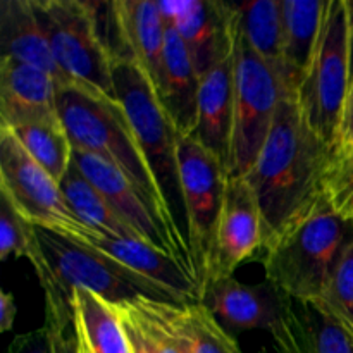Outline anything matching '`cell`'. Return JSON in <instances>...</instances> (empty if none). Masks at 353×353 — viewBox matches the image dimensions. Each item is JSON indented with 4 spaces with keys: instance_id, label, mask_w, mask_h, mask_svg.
<instances>
[{
    "instance_id": "6da1fadb",
    "label": "cell",
    "mask_w": 353,
    "mask_h": 353,
    "mask_svg": "<svg viewBox=\"0 0 353 353\" xmlns=\"http://www.w3.org/2000/svg\"><path fill=\"white\" fill-rule=\"evenodd\" d=\"M334 161L336 150L310 128L296 97L286 95L247 174L261 205L264 248L271 247L326 195Z\"/></svg>"
},
{
    "instance_id": "7a4b0ae2",
    "label": "cell",
    "mask_w": 353,
    "mask_h": 353,
    "mask_svg": "<svg viewBox=\"0 0 353 353\" xmlns=\"http://www.w3.org/2000/svg\"><path fill=\"white\" fill-rule=\"evenodd\" d=\"M57 109L72 148L95 154L116 165L137 188L152 212L178 240L188 245L169 212L123 105L95 90L71 85L59 88Z\"/></svg>"
},
{
    "instance_id": "3957f363",
    "label": "cell",
    "mask_w": 353,
    "mask_h": 353,
    "mask_svg": "<svg viewBox=\"0 0 353 353\" xmlns=\"http://www.w3.org/2000/svg\"><path fill=\"white\" fill-rule=\"evenodd\" d=\"M352 234L353 224L324 195L305 217L265 248V281L290 299L321 300Z\"/></svg>"
},
{
    "instance_id": "277c9868",
    "label": "cell",
    "mask_w": 353,
    "mask_h": 353,
    "mask_svg": "<svg viewBox=\"0 0 353 353\" xmlns=\"http://www.w3.org/2000/svg\"><path fill=\"white\" fill-rule=\"evenodd\" d=\"M112 76L116 100L126 112L176 226L186 238V214L178 155L181 134L165 112L150 78L133 59L117 55Z\"/></svg>"
},
{
    "instance_id": "5b68a950",
    "label": "cell",
    "mask_w": 353,
    "mask_h": 353,
    "mask_svg": "<svg viewBox=\"0 0 353 353\" xmlns=\"http://www.w3.org/2000/svg\"><path fill=\"white\" fill-rule=\"evenodd\" d=\"M59 68L74 85L116 100L112 48L102 37L95 3L31 0Z\"/></svg>"
},
{
    "instance_id": "8992f818",
    "label": "cell",
    "mask_w": 353,
    "mask_h": 353,
    "mask_svg": "<svg viewBox=\"0 0 353 353\" xmlns=\"http://www.w3.org/2000/svg\"><path fill=\"white\" fill-rule=\"evenodd\" d=\"M34 228L41 250L69 299L74 300V290L81 288L95 293L110 305H121L137 299H150L185 307L174 293L103 252L62 236L55 231Z\"/></svg>"
},
{
    "instance_id": "52a82bcc",
    "label": "cell",
    "mask_w": 353,
    "mask_h": 353,
    "mask_svg": "<svg viewBox=\"0 0 353 353\" xmlns=\"http://www.w3.org/2000/svg\"><path fill=\"white\" fill-rule=\"evenodd\" d=\"M286 95L290 93L278 72L252 50L236 26L234 137L230 176H247L252 171Z\"/></svg>"
},
{
    "instance_id": "ba28073f",
    "label": "cell",
    "mask_w": 353,
    "mask_h": 353,
    "mask_svg": "<svg viewBox=\"0 0 353 353\" xmlns=\"http://www.w3.org/2000/svg\"><path fill=\"white\" fill-rule=\"evenodd\" d=\"M350 83L348 12L345 0H331L316 59L296 92V102L310 128L334 150Z\"/></svg>"
},
{
    "instance_id": "9c48e42d",
    "label": "cell",
    "mask_w": 353,
    "mask_h": 353,
    "mask_svg": "<svg viewBox=\"0 0 353 353\" xmlns=\"http://www.w3.org/2000/svg\"><path fill=\"white\" fill-rule=\"evenodd\" d=\"M0 192L33 226L81 241L93 233L74 216L61 185L28 154L16 134L0 128Z\"/></svg>"
},
{
    "instance_id": "30bf717a",
    "label": "cell",
    "mask_w": 353,
    "mask_h": 353,
    "mask_svg": "<svg viewBox=\"0 0 353 353\" xmlns=\"http://www.w3.org/2000/svg\"><path fill=\"white\" fill-rule=\"evenodd\" d=\"M178 155L186 214V240L193 272L203 288L230 174L219 159L192 137L179 138Z\"/></svg>"
},
{
    "instance_id": "8fae6325",
    "label": "cell",
    "mask_w": 353,
    "mask_h": 353,
    "mask_svg": "<svg viewBox=\"0 0 353 353\" xmlns=\"http://www.w3.org/2000/svg\"><path fill=\"white\" fill-rule=\"evenodd\" d=\"M72 164L102 193L117 216L140 234L145 243L172 255L193 271L188 245L178 240L169 231V228L152 212L137 188L116 165L103 161L99 155L76 148H72Z\"/></svg>"
},
{
    "instance_id": "7c38bea8",
    "label": "cell",
    "mask_w": 353,
    "mask_h": 353,
    "mask_svg": "<svg viewBox=\"0 0 353 353\" xmlns=\"http://www.w3.org/2000/svg\"><path fill=\"white\" fill-rule=\"evenodd\" d=\"M261 248H264V230L254 186L247 176H230L217 221L205 285L217 279L231 278L234 271L254 257Z\"/></svg>"
},
{
    "instance_id": "4fadbf2b",
    "label": "cell",
    "mask_w": 353,
    "mask_h": 353,
    "mask_svg": "<svg viewBox=\"0 0 353 353\" xmlns=\"http://www.w3.org/2000/svg\"><path fill=\"white\" fill-rule=\"evenodd\" d=\"M157 6L165 23L181 37L200 78L233 55L236 16L231 2L162 0Z\"/></svg>"
},
{
    "instance_id": "5bb4252c",
    "label": "cell",
    "mask_w": 353,
    "mask_h": 353,
    "mask_svg": "<svg viewBox=\"0 0 353 353\" xmlns=\"http://www.w3.org/2000/svg\"><path fill=\"white\" fill-rule=\"evenodd\" d=\"M269 334L278 353H353V331L321 300L285 296Z\"/></svg>"
},
{
    "instance_id": "9a60e30c",
    "label": "cell",
    "mask_w": 353,
    "mask_h": 353,
    "mask_svg": "<svg viewBox=\"0 0 353 353\" xmlns=\"http://www.w3.org/2000/svg\"><path fill=\"white\" fill-rule=\"evenodd\" d=\"M61 86L33 65L2 57L0 62V128L17 130L41 121L57 119Z\"/></svg>"
},
{
    "instance_id": "2e32d148",
    "label": "cell",
    "mask_w": 353,
    "mask_h": 353,
    "mask_svg": "<svg viewBox=\"0 0 353 353\" xmlns=\"http://www.w3.org/2000/svg\"><path fill=\"white\" fill-rule=\"evenodd\" d=\"M283 302L285 295L269 281L264 285H245L233 276L207 283L200 300L224 330L236 333L259 327L269 333L281 316Z\"/></svg>"
},
{
    "instance_id": "e0dca14e",
    "label": "cell",
    "mask_w": 353,
    "mask_h": 353,
    "mask_svg": "<svg viewBox=\"0 0 353 353\" xmlns=\"http://www.w3.org/2000/svg\"><path fill=\"white\" fill-rule=\"evenodd\" d=\"M110 16L119 41L117 55L133 59L150 78L159 95L162 88V74H164L168 23L162 17L157 2L116 0L110 2Z\"/></svg>"
},
{
    "instance_id": "ac0fdd59",
    "label": "cell",
    "mask_w": 353,
    "mask_h": 353,
    "mask_svg": "<svg viewBox=\"0 0 353 353\" xmlns=\"http://www.w3.org/2000/svg\"><path fill=\"white\" fill-rule=\"evenodd\" d=\"M81 243L103 252L126 268L133 269L138 274L169 290L181 300L183 305L200 303L202 286H200L199 279L195 278L188 265H185L172 255L165 254L152 245L143 243V241L107 236V234L97 233V231L90 233L85 240H81Z\"/></svg>"
},
{
    "instance_id": "d6986e66",
    "label": "cell",
    "mask_w": 353,
    "mask_h": 353,
    "mask_svg": "<svg viewBox=\"0 0 353 353\" xmlns=\"http://www.w3.org/2000/svg\"><path fill=\"white\" fill-rule=\"evenodd\" d=\"M234 137V52L200 78L199 117L192 138L205 147L230 174Z\"/></svg>"
},
{
    "instance_id": "ffe728a7",
    "label": "cell",
    "mask_w": 353,
    "mask_h": 353,
    "mask_svg": "<svg viewBox=\"0 0 353 353\" xmlns=\"http://www.w3.org/2000/svg\"><path fill=\"white\" fill-rule=\"evenodd\" d=\"M331 0H283V74L290 95H295L309 74L323 37Z\"/></svg>"
},
{
    "instance_id": "44dd1931",
    "label": "cell",
    "mask_w": 353,
    "mask_h": 353,
    "mask_svg": "<svg viewBox=\"0 0 353 353\" xmlns=\"http://www.w3.org/2000/svg\"><path fill=\"white\" fill-rule=\"evenodd\" d=\"M0 43L2 57L41 69L52 76L61 88L74 85L55 62L48 38L38 21L31 0L0 2Z\"/></svg>"
},
{
    "instance_id": "7402d4cb",
    "label": "cell",
    "mask_w": 353,
    "mask_h": 353,
    "mask_svg": "<svg viewBox=\"0 0 353 353\" xmlns=\"http://www.w3.org/2000/svg\"><path fill=\"white\" fill-rule=\"evenodd\" d=\"M200 74L174 26L168 24L164 47V74L159 92L165 112L181 137H192L199 117Z\"/></svg>"
},
{
    "instance_id": "603a6c76",
    "label": "cell",
    "mask_w": 353,
    "mask_h": 353,
    "mask_svg": "<svg viewBox=\"0 0 353 353\" xmlns=\"http://www.w3.org/2000/svg\"><path fill=\"white\" fill-rule=\"evenodd\" d=\"M233 3L236 26L252 50L283 74V0H255Z\"/></svg>"
},
{
    "instance_id": "cb8c5ba5",
    "label": "cell",
    "mask_w": 353,
    "mask_h": 353,
    "mask_svg": "<svg viewBox=\"0 0 353 353\" xmlns=\"http://www.w3.org/2000/svg\"><path fill=\"white\" fill-rule=\"evenodd\" d=\"M74 326L92 353H131L119 310L88 290H74Z\"/></svg>"
},
{
    "instance_id": "d4e9b609",
    "label": "cell",
    "mask_w": 353,
    "mask_h": 353,
    "mask_svg": "<svg viewBox=\"0 0 353 353\" xmlns=\"http://www.w3.org/2000/svg\"><path fill=\"white\" fill-rule=\"evenodd\" d=\"M59 185H61L62 195L69 209L90 230L107 234V236L143 241L130 224H126L117 216V212L103 199L102 193L81 174V171L74 164H71Z\"/></svg>"
},
{
    "instance_id": "484cf974",
    "label": "cell",
    "mask_w": 353,
    "mask_h": 353,
    "mask_svg": "<svg viewBox=\"0 0 353 353\" xmlns=\"http://www.w3.org/2000/svg\"><path fill=\"white\" fill-rule=\"evenodd\" d=\"M12 133L28 154L61 183L72 164V145L61 117L17 128Z\"/></svg>"
},
{
    "instance_id": "4316f807",
    "label": "cell",
    "mask_w": 353,
    "mask_h": 353,
    "mask_svg": "<svg viewBox=\"0 0 353 353\" xmlns=\"http://www.w3.org/2000/svg\"><path fill=\"white\" fill-rule=\"evenodd\" d=\"M121 305L138 324L152 353H193L188 338L172 319V303L137 299Z\"/></svg>"
},
{
    "instance_id": "83f0119b",
    "label": "cell",
    "mask_w": 353,
    "mask_h": 353,
    "mask_svg": "<svg viewBox=\"0 0 353 353\" xmlns=\"http://www.w3.org/2000/svg\"><path fill=\"white\" fill-rule=\"evenodd\" d=\"M172 319L188 338L193 353H241L236 340L203 303L172 305Z\"/></svg>"
},
{
    "instance_id": "f1b7e54d",
    "label": "cell",
    "mask_w": 353,
    "mask_h": 353,
    "mask_svg": "<svg viewBox=\"0 0 353 353\" xmlns=\"http://www.w3.org/2000/svg\"><path fill=\"white\" fill-rule=\"evenodd\" d=\"M321 302L353 331V234L338 257Z\"/></svg>"
},
{
    "instance_id": "f546056e",
    "label": "cell",
    "mask_w": 353,
    "mask_h": 353,
    "mask_svg": "<svg viewBox=\"0 0 353 353\" xmlns=\"http://www.w3.org/2000/svg\"><path fill=\"white\" fill-rule=\"evenodd\" d=\"M326 195L338 212L353 196V150L336 157L327 178Z\"/></svg>"
},
{
    "instance_id": "4dcf8cb0",
    "label": "cell",
    "mask_w": 353,
    "mask_h": 353,
    "mask_svg": "<svg viewBox=\"0 0 353 353\" xmlns=\"http://www.w3.org/2000/svg\"><path fill=\"white\" fill-rule=\"evenodd\" d=\"M45 326L50 330L54 353H79V341L74 321L65 323V321L55 319V317L45 314Z\"/></svg>"
},
{
    "instance_id": "1f68e13d",
    "label": "cell",
    "mask_w": 353,
    "mask_h": 353,
    "mask_svg": "<svg viewBox=\"0 0 353 353\" xmlns=\"http://www.w3.org/2000/svg\"><path fill=\"white\" fill-rule=\"evenodd\" d=\"M7 353H54L52 334L47 326L19 334L12 340Z\"/></svg>"
},
{
    "instance_id": "d6a6232c",
    "label": "cell",
    "mask_w": 353,
    "mask_h": 353,
    "mask_svg": "<svg viewBox=\"0 0 353 353\" xmlns=\"http://www.w3.org/2000/svg\"><path fill=\"white\" fill-rule=\"evenodd\" d=\"M352 150H353V81L350 85V90H348L347 102H345L340 137H338V143H336V157L350 154Z\"/></svg>"
},
{
    "instance_id": "836d02e7",
    "label": "cell",
    "mask_w": 353,
    "mask_h": 353,
    "mask_svg": "<svg viewBox=\"0 0 353 353\" xmlns=\"http://www.w3.org/2000/svg\"><path fill=\"white\" fill-rule=\"evenodd\" d=\"M114 307L119 310L121 321H123L124 331H126L128 341H130L131 353H152L147 340H145V336L141 334L140 327H138V324L134 323V319L131 317V314L128 312L123 305H114Z\"/></svg>"
},
{
    "instance_id": "e575fe53",
    "label": "cell",
    "mask_w": 353,
    "mask_h": 353,
    "mask_svg": "<svg viewBox=\"0 0 353 353\" xmlns=\"http://www.w3.org/2000/svg\"><path fill=\"white\" fill-rule=\"evenodd\" d=\"M16 303L14 295L9 292L0 293V331L7 333L12 330L14 319H16Z\"/></svg>"
},
{
    "instance_id": "d590c367",
    "label": "cell",
    "mask_w": 353,
    "mask_h": 353,
    "mask_svg": "<svg viewBox=\"0 0 353 353\" xmlns=\"http://www.w3.org/2000/svg\"><path fill=\"white\" fill-rule=\"evenodd\" d=\"M348 12V52H350V81H353V0H345ZM352 85V83H350Z\"/></svg>"
},
{
    "instance_id": "8d00e7d4",
    "label": "cell",
    "mask_w": 353,
    "mask_h": 353,
    "mask_svg": "<svg viewBox=\"0 0 353 353\" xmlns=\"http://www.w3.org/2000/svg\"><path fill=\"white\" fill-rule=\"evenodd\" d=\"M340 214L348 221V223L353 224V196L345 203V207L340 210Z\"/></svg>"
},
{
    "instance_id": "74e56055",
    "label": "cell",
    "mask_w": 353,
    "mask_h": 353,
    "mask_svg": "<svg viewBox=\"0 0 353 353\" xmlns=\"http://www.w3.org/2000/svg\"><path fill=\"white\" fill-rule=\"evenodd\" d=\"M76 333H78V331H76ZM78 341H79V353H92V352L88 350V347H86L85 340H83V338L79 336V334H78Z\"/></svg>"
},
{
    "instance_id": "f35d334b",
    "label": "cell",
    "mask_w": 353,
    "mask_h": 353,
    "mask_svg": "<svg viewBox=\"0 0 353 353\" xmlns=\"http://www.w3.org/2000/svg\"><path fill=\"white\" fill-rule=\"evenodd\" d=\"M259 353H268V352H265V350H261Z\"/></svg>"
}]
</instances>
